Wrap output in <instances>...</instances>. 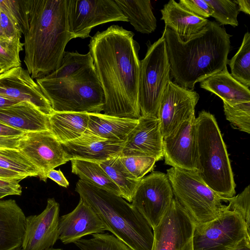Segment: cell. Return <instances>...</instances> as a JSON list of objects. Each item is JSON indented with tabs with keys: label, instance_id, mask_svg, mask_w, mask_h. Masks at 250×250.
<instances>
[{
	"label": "cell",
	"instance_id": "6da1fadb",
	"mask_svg": "<svg viewBox=\"0 0 250 250\" xmlns=\"http://www.w3.org/2000/svg\"><path fill=\"white\" fill-rule=\"evenodd\" d=\"M133 32L112 25L91 38L89 52L105 97L104 114L138 119L140 46Z\"/></svg>",
	"mask_w": 250,
	"mask_h": 250
},
{
	"label": "cell",
	"instance_id": "7a4b0ae2",
	"mask_svg": "<svg viewBox=\"0 0 250 250\" xmlns=\"http://www.w3.org/2000/svg\"><path fill=\"white\" fill-rule=\"evenodd\" d=\"M24 62L32 79L45 76L61 65L70 32L67 0H21Z\"/></svg>",
	"mask_w": 250,
	"mask_h": 250
},
{
	"label": "cell",
	"instance_id": "3957f363",
	"mask_svg": "<svg viewBox=\"0 0 250 250\" xmlns=\"http://www.w3.org/2000/svg\"><path fill=\"white\" fill-rule=\"evenodd\" d=\"M164 35L174 83L191 90L196 83L223 70L228 64L230 37L225 28L214 21L188 41L165 26Z\"/></svg>",
	"mask_w": 250,
	"mask_h": 250
},
{
	"label": "cell",
	"instance_id": "277c9868",
	"mask_svg": "<svg viewBox=\"0 0 250 250\" xmlns=\"http://www.w3.org/2000/svg\"><path fill=\"white\" fill-rule=\"evenodd\" d=\"M75 191L105 225L107 230L132 250H151L152 228L143 215L123 198L79 180Z\"/></svg>",
	"mask_w": 250,
	"mask_h": 250
},
{
	"label": "cell",
	"instance_id": "5b68a950",
	"mask_svg": "<svg viewBox=\"0 0 250 250\" xmlns=\"http://www.w3.org/2000/svg\"><path fill=\"white\" fill-rule=\"evenodd\" d=\"M198 175L225 199L234 196L235 183L227 149L214 116L203 110L196 118Z\"/></svg>",
	"mask_w": 250,
	"mask_h": 250
},
{
	"label": "cell",
	"instance_id": "8992f818",
	"mask_svg": "<svg viewBox=\"0 0 250 250\" xmlns=\"http://www.w3.org/2000/svg\"><path fill=\"white\" fill-rule=\"evenodd\" d=\"M54 112L100 113L105 104L104 90L94 64L66 77L36 79Z\"/></svg>",
	"mask_w": 250,
	"mask_h": 250
},
{
	"label": "cell",
	"instance_id": "52a82bcc",
	"mask_svg": "<svg viewBox=\"0 0 250 250\" xmlns=\"http://www.w3.org/2000/svg\"><path fill=\"white\" fill-rule=\"evenodd\" d=\"M167 175L174 197L196 224L209 222L219 216L226 208L224 199L210 188L197 173L170 167Z\"/></svg>",
	"mask_w": 250,
	"mask_h": 250
},
{
	"label": "cell",
	"instance_id": "ba28073f",
	"mask_svg": "<svg viewBox=\"0 0 250 250\" xmlns=\"http://www.w3.org/2000/svg\"><path fill=\"white\" fill-rule=\"evenodd\" d=\"M140 61L138 103L141 116L157 118L160 103L170 79V63L164 34L152 44L147 43Z\"/></svg>",
	"mask_w": 250,
	"mask_h": 250
},
{
	"label": "cell",
	"instance_id": "9c48e42d",
	"mask_svg": "<svg viewBox=\"0 0 250 250\" xmlns=\"http://www.w3.org/2000/svg\"><path fill=\"white\" fill-rule=\"evenodd\" d=\"M250 228L237 212L226 209L217 218L196 224L193 250H231L242 239L250 238Z\"/></svg>",
	"mask_w": 250,
	"mask_h": 250
},
{
	"label": "cell",
	"instance_id": "30bf717a",
	"mask_svg": "<svg viewBox=\"0 0 250 250\" xmlns=\"http://www.w3.org/2000/svg\"><path fill=\"white\" fill-rule=\"evenodd\" d=\"M174 195L167 174L154 171L140 181L131 204L153 229L169 209Z\"/></svg>",
	"mask_w": 250,
	"mask_h": 250
},
{
	"label": "cell",
	"instance_id": "8fae6325",
	"mask_svg": "<svg viewBox=\"0 0 250 250\" xmlns=\"http://www.w3.org/2000/svg\"><path fill=\"white\" fill-rule=\"evenodd\" d=\"M67 19L73 38L85 39L96 26L128 21L114 0H67Z\"/></svg>",
	"mask_w": 250,
	"mask_h": 250
},
{
	"label": "cell",
	"instance_id": "7c38bea8",
	"mask_svg": "<svg viewBox=\"0 0 250 250\" xmlns=\"http://www.w3.org/2000/svg\"><path fill=\"white\" fill-rule=\"evenodd\" d=\"M195 225L188 213L174 197L165 215L153 229L151 250H193Z\"/></svg>",
	"mask_w": 250,
	"mask_h": 250
},
{
	"label": "cell",
	"instance_id": "4fadbf2b",
	"mask_svg": "<svg viewBox=\"0 0 250 250\" xmlns=\"http://www.w3.org/2000/svg\"><path fill=\"white\" fill-rule=\"evenodd\" d=\"M200 96L194 90L184 88L171 80L161 100L157 118L164 138L172 134L183 122L195 115Z\"/></svg>",
	"mask_w": 250,
	"mask_h": 250
},
{
	"label": "cell",
	"instance_id": "5bb4252c",
	"mask_svg": "<svg viewBox=\"0 0 250 250\" xmlns=\"http://www.w3.org/2000/svg\"><path fill=\"white\" fill-rule=\"evenodd\" d=\"M18 149L38 169L39 177L44 182L48 171L69 161L62 144L49 130L25 132L20 140Z\"/></svg>",
	"mask_w": 250,
	"mask_h": 250
},
{
	"label": "cell",
	"instance_id": "9a60e30c",
	"mask_svg": "<svg viewBox=\"0 0 250 250\" xmlns=\"http://www.w3.org/2000/svg\"><path fill=\"white\" fill-rule=\"evenodd\" d=\"M163 158L165 163L172 167L198 174L195 116L163 138Z\"/></svg>",
	"mask_w": 250,
	"mask_h": 250
},
{
	"label": "cell",
	"instance_id": "2e32d148",
	"mask_svg": "<svg viewBox=\"0 0 250 250\" xmlns=\"http://www.w3.org/2000/svg\"><path fill=\"white\" fill-rule=\"evenodd\" d=\"M60 205L54 198H48L45 209L39 214L26 217L21 249L46 250L59 239Z\"/></svg>",
	"mask_w": 250,
	"mask_h": 250
},
{
	"label": "cell",
	"instance_id": "e0dca14e",
	"mask_svg": "<svg viewBox=\"0 0 250 250\" xmlns=\"http://www.w3.org/2000/svg\"><path fill=\"white\" fill-rule=\"evenodd\" d=\"M0 96L18 102L30 103L47 116L54 112L37 83L21 66L0 74Z\"/></svg>",
	"mask_w": 250,
	"mask_h": 250
},
{
	"label": "cell",
	"instance_id": "ac0fdd59",
	"mask_svg": "<svg viewBox=\"0 0 250 250\" xmlns=\"http://www.w3.org/2000/svg\"><path fill=\"white\" fill-rule=\"evenodd\" d=\"M120 156H146L156 161L163 158V137L157 118L140 116L129 134Z\"/></svg>",
	"mask_w": 250,
	"mask_h": 250
},
{
	"label": "cell",
	"instance_id": "d6986e66",
	"mask_svg": "<svg viewBox=\"0 0 250 250\" xmlns=\"http://www.w3.org/2000/svg\"><path fill=\"white\" fill-rule=\"evenodd\" d=\"M105 230L102 220L81 198L72 211L59 218V239L65 245L74 243L84 236Z\"/></svg>",
	"mask_w": 250,
	"mask_h": 250
},
{
	"label": "cell",
	"instance_id": "ffe728a7",
	"mask_svg": "<svg viewBox=\"0 0 250 250\" xmlns=\"http://www.w3.org/2000/svg\"><path fill=\"white\" fill-rule=\"evenodd\" d=\"M125 143L104 139L87 129L80 137L62 146L68 161L81 159L99 163L120 155Z\"/></svg>",
	"mask_w": 250,
	"mask_h": 250
},
{
	"label": "cell",
	"instance_id": "44dd1931",
	"mask_svg": "<svg viewBox=\"0 0 250 250\" xmlns=\"http://www.w3.org/2000/svg\"><path fill=\"white\" fill-rule=\"evenodd\" d=\"M26 216L14 199H0V250L21 247Z\"/></svg>",
	"mask_w": 250,
	"mask_h": 250
},
{
	"label": "cell",
	"instance_id": "7402d4cb",
	"mask_svg": "<svg viewBox=\"0 0 250 250\" xmlns=\"http://www.w3.org/2000/svg\"><path fill=\"white\" fill-rule=\"evenodd\" d=\"M0 123L25 133L49 130L48 116L26 102L0 108Z\"/></svg>",
	"mask_w": 250,
	"mask_h": 250
},
{
	"label": "cell",
	"instance_id": "603a6c76",
	"mask_svg": "<svg viewBox=\"0 0 250 250\" xmlns=\"http://www.w3.org/2000/svg\"><path fill=\"white\" fill-rule=\"evenodd\" d=\"M161 12L165 26L175 32L185 42L201 31L209 21L192 14L174 0L165 4Z\"/></svg>",
	"mask_w": 250,
	"mask_h": 250
},
{
	"label": "cell",
	"instance_id": "cb8c5ba5",
	"mask_svg": "<svg viewBox=\"0 0 250 250\" xmlns=\"http://www.w3.org/2000/svg\"><path fill=\"white\" fill-rule=\"evenodd\" d=\"M200 86L229 104L250 102L249 88L233 78L227 67L201 82Z\"/></svg>",
	"mask_w": 250,
	"mask_h": 250
},
{
	"label": "cell",
	"instance_id": "d4e9b609",
	"mask_svg": "<svg viewBox=\"0 0 250 250\" xmlns=\"http://www.w3.org/2000/svg\"><path fill=\"white\" fill-rule=\"evenodd\" d=\"M87 129L93 134L107 140L125 142L138 119L89 113Z\"/></svg>",
	"mask_w": 250,
	"mask_h": 250
},
{
	"label": "cell",
	"instance_id": "484cf974",
	"mask_svg": "<svg viewBox=\"0 0 250 250\" xmlns=\"http://www.w3.org/2000/svg\"><path fill=\"white\" fill-rule=\"evenodd\" d=\"M88 113L54 112L48 116L49 130L62 144L80 137L87 129Z\"/></svg>",
	"mask_w": 250,
	"mask_h": 250
},
{
	"label": "cell",
	"instance_id": "4316f807",
	"mask_svg": "<svg viewBox=\"0 0 250 250\" xmlns=\"http://www.w3.org/2000/svg\"><path fill=\"white\" fill-rule=\"evenodd\" d=\"M137 32L150 34L157 27V20L149 0H114Z\"/></svg>",
	"mask_w": 250,
	"mask_h": 250
},
{
	"label": "cell",
	"instance_id": "83f0119b",
	"mask_svg": "<svg viewBox=\"0 0 250 250\" xmlns=\"http://www.w3.org/2000/svg\"><path fill=\"white\" fill-rule=\"evenodd\" d=\"M72 172L82 181L121 197L118 187L111 180L98 162L72 159Z\"/></svg>",
	"mask_w": 250,
	"mask_h": 250
},
{
	"label": "cell",
	"instance_id": "f1b7e54d",
	"mask_svg": "<svg viewBox=\"0 0 250 250\" xmlns=\"http://www.w3.org/2000/svg\"><path fill=\"white\" fill-rule=\"evenodd\" d=\"M106 174L119 188L121 197L131 203L141 180L136 179L125 168L120 155L99 163Z\"/></svg>",
	"mask_w": 250,
	"mask_h": 250
},
{
	"label": "cell",
	"instance_id": "f546056e",
	"mask_svg": "<svg viewBox=\"0 0 250 250\" xmlns=\"http://www.w3.org/2000/svg\"><path fill=\"white\" fill-rule=\"evenodd\" d=\"M231 76L244 86H250V33L247 32L234 56L228 60Z\"/></svg>",
	"mask_w": 250,
	"mask_h": 250
},
{
	"label": "cell",
	"instance_id": "4dcf8cb0",
	"mask_svg": "<svg viewBox=\"0 0 250 250\" xmlns=\"http://www.w3.org/2000/svg\"><path fill=\"white\" fill-rule=\"evenodd\" d=\"M0 167L28 177H39V171L19 149L0 148Z\"/></svg>",
	"mask_w": 250,
	"mask_h": 250
},
{
	"label": "cell",
	"instance_id": "1f68e13d",
	"mask_svg": "<svg viewBox=\"0 0 250 250\" xmlns=\"http://www.w3.org/2000/svg\"><path fill=\"white\" fill-rule=\"evenodd\" d=\"M93 64V60L89 52L82 54L77 51H64L60 66L44 77L48 79L62 78Z\"/></svg>",
	"mask_w": 250,
	"mask_h": 250
},
{
	"label": "cell",
	"instance_id": "d6a6232c",
	"mask_svg": "<svg viewBox=\"0 0 250 250\" xmlns=\"http://www.w3.org/2000/svg\"><path fill=\"white\" fill-rule=\"evenodd\" d=\"M80 250H132L113 234L98 233L90 239H80L74 243Z\"/></svg>",
	"mask_w": 250,
	"mask_h": 250
},
{
	"label": "cell",
	"instance_id": "836d02e7",
	"mask_svg": "<svg viewBox=\"0 0 250 250\" xmlns=\"http://www.w3.org/2000/svg\"><path fill=\"white\" fill-rule=\"evenodd\" d=\"M23 46L19 38L0 39V67L3 72L21 66L20 53Z\"/></svg>",
	"mask_w": 250,
	"mask_h": 250
},
{
	"label": "cell",
	"instance_id": "e575fe53",
	"mask_svg": "<svg viewBox=\"0 0 250 250\" xmlns=\"http://www.w3.org/2000/svg\"><path fill=\"white\" fill-rule=\"evenodd\" d=\"M213 10L211 17L220 26L230 25L233 27L239 24L237 16L239 13L238 6L234 0H205Z\"/></svg>",
	"mask_w": 250,
	"mask_h": 250
},
{
	"label": "cell",
	"instance_id": "d590c367",
	"mask_svg": "<svg viewBox=\"0 0 250 250\" xmlns=\"http://www.w3.org/2000/svg\"><path fill=\"white\" fill-rule=\"evenodd\" d=\"M226 119L241 131L250 133V102L229 104L223 102Z\"/></svg>",
	"mask_w": 250,
	"mask_h": 250
},
{
	"label": "cell",
	"instance_id": "8d00e7d4",
	"mask_svg": "<svg viewBox=\"0 0 250 250\" xmlns=\"http://www.w3.org/2000/svg\"><path fill=\"white\" fill-rule=\"evenodd\" d=\"M120 160L130 173L137 180H141L151 171L157 162L154 158L146 156H120Z\"/></svg>",
	"mask_w": 250,
	"mask_h": 250
},
{
	"label": "cell",
	"instance_id": "74e56055",
	"mask_svg": "<svg viewBox=\"0 0 250 250\" xmlns=\"http://www.w3.org/2000/svg\"><path fill=\"white\" fill-rule=\"evenodd\" d=\"M228 202L229 209L239 213L246 222L248 227L250 226V189L248 186L236 196L225 199Z\"/></svg>",
	"mask_w": 250,
	"mask_h": 250
},
{
	"label": "cell",
	"instance_id": "f35d334b",
	"mask_svg": "<svg viewBox=\"0 0 250 250\" xmlns=\"http://www.w3.org/2000/svg\"><path fill=\"white\" fill-rule=\"evenodd\" d=\"M179 3L192 14L204 19L211 17L213 12L205 0H180Z\"/></svg>",
	"mask_w": 250,
	"mask_h": 250
},
{
	"label": "cell",
	"instance_id": "ab89813d",
	"mask_svg": "<svg viewBox=\"0 0 250 250\" xmlns=\"http://www.w3.org/2000/svg\"><path fill=\"white\" fill-rule=\"evenodd\" d=\"M0 10L21 29L22 17L19 0H0Z\"/></svg>",
	"mask_w": 250,
	"mask_h": 250
},
{
	"label": "cell",
	"instance_id": "60d3db41",
	"mask_svg": "<svg viewBox=\"0 0 250 250\" xmlns=\"http://www.w3.org/2000/svg\"><path fill=\"white\" fill-rule=\"evenodd\" d=\"M22 180L0 178V199L9 195H21L22 188L20 182Z\"/></svg>",
	"mask_w": 250,
	"mask_h": 250
},
{
	"label": "cell",
	"instance_id": "b9f144b4",
	"mask_svg": "<svg viewBox=\"0 0 250 250\" xmlns=\"http://www.w3.org/2000/svg\"><path fill=\"white\" fill-rule=\"evenodd\" d=\"M0 22L3 34L6 38H19L21 39L22 31L1 10Z\"/></svg>",
	"mask_w": 250,
	"mask_h": 250
},
{
	"label": "cell",
	"instance_id": "7bdbcfd3",
	"mask_svg": "<svg viewBox=\"0 0 250 250\" xmlns=\"http://www.w3.org/2000/svg\"><path fill=\"white\" fill-rule=\"evenodd\" d=\"M46 176L47 178L51 179L60 186L64 188H67L69 186V183L68 181L60 169H51L48 171Z\"/></svg>",
	"mask_w": 250,
	"mask_h": 250
},
{
	"label": "cell",
	"instance_id": "ee69618b",
	"mask_svg": "<svg viewBox=\"0 0 250 250\" xmlns=\"http://www.w3.org/2000/svg\"><path fill=\"white\" fill-rule=\"evenodd\" d=\"M22 136L7 137L0 136V148L18 149L19 141Z\"/></svg>",
	"mask_w": 250,
	"mask_h": 250
},
{
	"label": "cell",
	"instance_id": "f6af8a7d",
	"mask_svg": "<svg viewBox=\"0 0 250 250\" xmlns=\"http://www.w3.org/2000/svg\"><path fill=\"white\" fill-rule=\"evenodd\" d=\"M24 133V132L0 123L1 137H19L22 136Z\"/></svg>",
	"mask_w": 250,
	"mask_h": 250
},
{
	"label": "cell",
	"instance_id": "bcb514c9",
	"mask_svg": "<svg viewBox=\"0 0 250 250\" xmlns=\"http://www.w3.org/2000/svg\"><path fill=\"white\" fill-rule=\"evenodd\" d=\"M0 178L1 179H21L26 178L17 172L0 167Z\"/></svg>",
	"mask_w": 250,
	"mask_h": 250
},
{
	"label": "cell",
	"instance_id": "7dc6e473",
	"mask_svg": "<svg viewBox=\"0 0 250 250\" xmlns=\"http://www.w3.org/2000/svg\"><path fill=\"white\" fill-rule=\"evenodd\" d=\"M238 6L239 11L250 15V0H234Z\"/></svg>",
	"mask_w": 250,
	"mask_h": 250
},
{
	"label": "cell",
	"instance_id": "c3c4849f",
	"mask_svg": "<svg viewBox=\"0 0 250 250\" xmlns=\"http://www.w3.org/2000/svg\"><path fill=\"white\" fill-rule=\"evenodd\" d=\"M231 250H250V238H243Z\"/></svg>",
	"mask_w": 250,
	"mask_h": 250
},
{
	"label": "cell",
	"instance_id": "681fc988",
	"mask_svg": "<svg viewBox=\"0 0 250 250\" xmlns=\"http://www.w3.org/2000/svg\"><path fill=\"white\" fill-rule=\"evenodd\" d=\"M18 103L19 102L16 101L0 96V108L13 105Z\"/></svg>",
	"mask_w": 250,
	"mask_h": 250
},
{
	"label": "cell",
	"instance_id": "f907efd6",
	"mask_svg": "<svg viewBox=\"0 0 250 250\" xmlns=\"http://www.w3.org/2000/svg\"><path fill=\"white\" fill-rule=\"evenodd\" d=\"M22 250L21 248H19L17 250ZM46 250H63V249H60V248H49L48 249H47Z\"/></svg>",
	"mask_w": 250,
	"mask_h": 250
},
{
	"label": "cell",
	"instance_id": "816d5d0a",
	"mask_svg": "<svg viewBox=\"0 0 250 250\" xmlns=\"http://www.w3.org/2000/svg\"><path fill=\"white\" fill-rule=\"evenodd\" d=\"M4 38H6L4 37V35L2 33V30L1 29L0 22V39H4Z\"/></svg>",
	"mask_w": 250,
	"mask_h": 250
},
{
	"label": "cell",
	"instance_id": "f5cc1de1",
	"mask_svg": "<svg viewBox=\"0 0 250 250\" xmlns=\"http://www.w3.org/2000/svg\"><path fill=\"white\" fill-rule=\"evenodd\" d=\"M3 72V71L2 70V69H1V68L0 67V74H1V73H2Z\"/></svg>",
	"mask_w": 250,
	"mask_h": 250
}]
</instances>
